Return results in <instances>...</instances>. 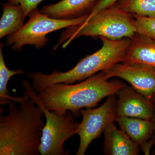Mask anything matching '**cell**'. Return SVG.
<instances>
[{
  "instance_id": "ac0fdd59",
  "label": "cell",
  "mask_w": 155,
  "mask_h": 155,
  "mask_svg": "<svg viewBox=\"0 0 155 155\" xmlns=\"http://www.w3.org/2000/svg\"><path fill=\"white\" fill-rule=\"evenodd\" d=\"M44 0H8V2L21 6L26 17L31 11L37 9L38 6Z\"/></svg>"
},
{
  "instance_id": "ffe728a7",
  "label": "cell",
  "mask_w": 155,
  "mask_h": 155,
  "mask_svg": "<svg viewBox=\"0 0 155 155\" xmlns=\"http://www.w3.org/2000/svg\"><path fill=\"white\" fill-rule=\"evenodd\" d=\"M154 101L155 102V95L154 96ZM153 119H154V123L155 127V115H154V117ZM153 154L155 155V148L154 149V150L153 152Z\"/></svg>"
},
{
  "instance_id": "5bb4252c",
  "label": "cell",
  "mask_w": 155,
  "mask_h": 155,
  "mask_svg": "<svg viewBox=\"0 0 155 155\" xmlns=\"http://www.w3.org/2000/svg\"><path fill=\"white\" fill-rule=\"evenodd\" d=\"M0 20V38L17 32L24 25L25 18L21 6L8 3L2 5Z\"/></svg>"
},
{
  "instance_id": "9a60e30c",
  "label": "cell",
  "mask_w": 155,
  "mask_h": 155,
  "mask_svg": "<svg viewBox=\"0 0 155 155\" xmlns=\"http://www.w3.org/2000/svg\"><path fill=\"white\" fill-rule=\"evenodd\" d=\"M115 5L127 14L155 17V0H118Z\"/></svg>"
},
{
  "instance_id": "e0dca14e",
  "label": "cell",
  "mask_w": 155,
  "mask_h": 155,
  "mask_svg": "<svg viewBox=\"0 0 155 155\" xmlns=\"http://www.w3.org/2000/svg\"><path fill=\"white\" fill-rule=\"evenodd\" d=\"M132 15L137 33L145 35L155 41V17Z\"/></svg>"
},
{
  "instance_id": "30bf717a",
  "label": "cell",
  "mask_w": 155,
  "mask_h": 155,
  "mask_svg": "<svg viewBox=\"0 0 155 155\" xmlns=\"http://www.w3.org/2000/svg\"><path fill=\"white\" fill-rule=\"evenodd\" d=\"M116 122L134 141L140 146L145 154L149 155L155 138L149 140L155 131L154 123L151 120L131 117H119Z\"/></svg>"
},
{
  "instance_id": "8fae6325",
  "label": "cell",
  "mask_w": 155,
  "mask_h": 155,
  "mask_svg": "<svg viewBox=\"0 0 155 155\" xmlns=\"http://www.w3.org/2000/svg\"><path fill=\"white\" fill-rule=\"evenodd\" d=\"M104 151L107 155H137L140 147L114 122L107 126L104 131Z\"/></svg>"
},
{
  "instance_id": "d6986e66",
  "label": "cell",
  "mask_w": 155,
  "mask_h": 155,
  "mask_svg": "<svg viewBox=\"0 0 155 155\" xmlns=\"http://www.w3.org/2000/svg\"><path fill=\"white\" fill-rule=\"evenodd\" d=\"M118 1V0H99L96 3L90 13L88 14V17L87 20L90 19L100 11L115 5V3Z\"/></svg>"
},
{
  "instance_id": "277c9868",
  "label": "cell",
  "mask_w": 155,
  "mask_h": 155,
  "mask_svg": "<svg viewBox=\"0 0 155 155\" xmlns=\"http://www.w3.org/2000/svg\"><path fill=\"white\" fill-rule=\"evenodd\" d=\"M67 28L61 35L54 50L64 42L63 48H66L73 40L81 36L118 40L131 38L136 33L133 15L122 11L115 5L100 11L82 24Z\"/></svg>"
},
{
  "instance_id": "6da1fadb",
  "label": "cell",
  "mask_w": 155,
  "mask_h": 155,
  "mask_svg": "<svg viewBox=\"0 0 155 155\" xmlns=\"http://www.w3.org/2000/svg\"><path fill=\"white\" fill-rule=\"evenodd\" d=\"M8 104V113L0 116V155H38L45 123L44 111L24 94Z\"/></svg>"
},
{
  "instance_id": "2e32d148",
  "label": "cell",
  "mask_w": 155,
  "mask_h": 155,
  "mask_svg": "<svg viewBox=\"0 0 155 155\" xmlns=\"http://www.w3.org/2000/svg\"><path fill=\"white\" fill-rule=\"evenodd\" d=\"M3 44L0 46V104L7 105L12 100L17 102L18 97H13L10 95V92L7 85L10 78L16 75H22L24 72L22 69L17 70H10L8 69L5 63L2 52Z\"/></svg>"
},
{
  "instance_id": "5b68a950",
  "label": "cell",
  "mask_w": 155,
  "mask_h": 155,
  "mask_svg": "<svg viewBox=\"0 0 155 155\" xmlns=\"http://www.w3.org/2000/svg\"><path fill=\"white\" fill-rule=\"evenodd\" d=\"M22 86L24 94L32 99L41 107L46 119L40 146V155H69V150L64 148V143L76 134L80 122L75 121L74 115L70 112L60 115L45 107L28 80H23Z\"/></svg>"
},
{
  "instance_id": "7c38bea8",
  "label": "cell",
  "mask_w": 155,
  "mask_h": 155,
  "mask_svg": "<svg viewBox=\"0 0 155 155\" xmlns=\"http://www.w3.org/2000/svg\"><path fill=\"white\" fill-rule=\"evenodd\" d=\"M130 39V45L122 62L155 67V41L137 32Z\"/></svg>"
},
{
  "instance_id": "8992f818",
  "label": "cell",
  "mask_w": 155,
  "mask_h": 155,
  "mask_svg": "<svg viewBox=\"0 0 155 155\" xmlns=\"http://www.w3.org/2000/svg\"><path fill=\"white\" fill-rule=\"evenodd\" d=\"M29 19L20 30L8 35L6 43L14 51H20L25 45L41 48L49 39L47 35L56 31L79 25L85 22L88 14L70 19H57L42 14L37 9L28 15Z\"/></svg>"
},
{
  "instance_id": "4fadbf2b",
  "label": "cell",
  "mask_w": 155,
  "mask_h": 155,
  "mask_svg": "<svg viewBox=\"0 0 155 155\" xmlns=\"http://www.w3.org/2000/svg\"><path fill=\"white\" fill-rule=\"evenodd\" d=\"M96 1L62 0L56 4L44 6L40 12L57 19H73L86 15L87 11H91Z\"/></svg>"
},
{
  "instance_id": "52a82bcc",
  "label": "cell",
  "mask_w": 155,
  "mask_h": 155,
  "mask_svg": "<svg viewBox=\"0 0 155 155\" xmlns=\"http://www.w3.org/2000/svg\"><path fill=\"white\" fill-rule=\"evenodd\" d=\"M117 102L115 95H112L98 107L81 110L82 119L76 133L80 138L76 155L85 154L92 141L99 137L109 124L116 122Z\"/></svg>"
},
{
  "instance_id": "3957f363",
  "label": "cell",
  "mask_w": 155,
  "mask_h": 155,
  "mask_svg": "<svg viewBox=\"0 0 155 155\" xmlns=\"http://www.w3.org/2000/svg\"><path fill=\"white\" fill-rule=\"evenodd\" d=\"M100 38L102 46L96 52L82 58L76 66L67 72L54 70L50 74L39 71L27 74L31 81V86L39 92L56 83L72 84L82 81L99 72L110 69L115 64L123 62L129 45L130 38L112 40L104 37Z\"/></svg>"
},
{
  "instance_id": "7a4b0ae2",
  "label": "cell",
  "mask_w": 155,
  "mask_h": 155,
  "mask_svg": "<svg viewBox=\"0 0 155 155\" xmlns=\"http://www.w3.org/2000/svg\"><path fill=\"white\" fill-rule=\"evenodd\" d=\"M108 79L102 71L76 84H54L38 93V96L49 110L60 115L70 112L77 117L81 109L94 107L104 98L116 95L126 85Z\"/></svg>"
},
{
  "instance_id": "9c48e42d",
  "label": "cell",
  "mask_w": 155,
  "mask_h": 155,
  "mask_svg": "<svg viewBox=\"0 0 155 155\" xmlns=\"http://www.w3.org/2000/svg\"><path fill=\"white\" fill-rule=\"evenodd\" d=\"M118 96L117 118L131 117L151 120L155 114L153 100L127 85L116 94Z\"/></svg>"
},
{
  "instance_id": "ba28073f",
  "label": "cell",
  "mask_w": 155,
  "mask_h": 155,
  "mask_svg": "<svg viewBox=\"0 0 155 155\" xmlns=\"http://www.w3.org/2000/svg\"><path fill=\"white\" fill-rule=\"evenodd\" d=\"M108 78L124 79L140 93L150 99L155 95V67L144 64L121 62L103 71Z\"/></svg>"
}]
</instances>
